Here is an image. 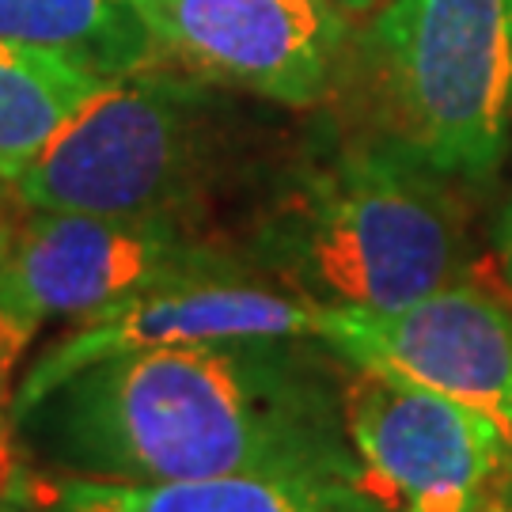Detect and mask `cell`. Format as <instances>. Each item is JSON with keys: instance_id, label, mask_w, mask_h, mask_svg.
Here are the masks:
<instances>
[{"instance_id": "cell-1", "label": "cell", "mask_w": 512, "mask_h": 512, "mask_svg": "<svg viewBox=\"0 0 512 512\" xmlns=\"http://www.w3.org/2000/svg\"><path fill=\"white\" fill-rule=\"evenodd\" d=\"M293 342L156 346L95 361L16 410L12 440L46 475L110 482L361 475L342 380Z\"/></svg>"}, {"instance_id": "cell-2", "label": "cell", "mask_w": 512, "mask_h": 512, "mask_svg": "<svg viewBox=\"0 0 512 512\" xmlns=\"http://www.w3.org/2000/svg\"><path fill=\"white\" fill-rule=\"evenodd\" d=\"M452 179L384 141L304 167L255 236V258L319 308L391 311L463 277Z\"/></svg>"}, {"instance_id": "cell-3", "label": "cell", "mask_w": 512, "mask_h": 512, "mask_svg": "<svg viewBox=\"0 0 512 512\" xmlns=\"http://www.w3.org/2000/svg\"><path fill=\"white\" fill-rule=\"evenodd\" d=\"M346 69L376 141L467 183L490 179L505 160L512 0H387Z\"/></svg>"}, {"instance_id": "cell-4", "label": "cell", "mask_w": 512, "mask_h": 512, "mask_svg": "<svg viewBox=\"0 0 512 512\" xmlns=\"http://www.w3.org/2000/svg\"><path fill=\"white\" fill-rule=\"evenodd\" d=\"M217 148V110L205 88L141 69L107 80L16 190L31 209L183 224L217 179Z\"/></svg>"}, {"instance_id": "cell-5", "label": "cell", "mask_w": 512, "mask_h": 512, "mask_svg": "<svg viewBox=\"0 0 512 512\" xmlns=\"http://www.w3.org/2000/svg\"><path fill=\"white\" fill-rule=\"evenodd\" d=\"M346 368L349 448L391 509L486 512L512 501V437L501 421L380 368Z\"/></svg>"}, {"instance_id": "cell-6", "label": "cell", "mask_w": 512, "mask_h": 512, "mask_svg": "<svg viewBox=\"0 0 512 512\" xmlns=\"http://www.w3.org/2000/svg\"><path fill=\"white\" fill-rule=\"evenodd\" d=\"M236 258L164 217L31 209L0 285V315L27 338L42 323H88L164 277Z\"/></svg>"}, {"instance_id": "cell-7", "label": "cell", "mask_w": 512, "mask_h": 512, "mask_svg": "<svg viewBox=\"0 0 512 512\" xmlns=\"http://www.w3.org/2000/svg\"><path fill=\"white\" fill-rule=\"evenodd\" d=\"M323 308L289 285L255 274L243 258H224L202 270L164 277L122 300L99 319L69 330L27 368L12 414L42 399L73 372L156 346H209V342H266V338H319Z\"/></svg>"}, {"instance_id": "cell-8", "label": "cell", "mask_w": 512, "mask_h": 512, "mask_svg": "<svg viewBox=\"0 0 512 512\" xmlns=\"http://www.w3.org/2000/svg\"><path fill=\"white\" fill-rule=\"evenodd\" d=\"M164 57L281 107L323 103L346 69L349 16L334 0H133Z\"/></svg>"}, {"instance_id": "cell-9", "label": "cell", "mask_w": 512, "mask_h": 512, "mask_svg": "<svg viewBox=\"0 0 512 512\" xmlns=\"http://www.w3.org/2000/svg\"><path fill=\"white\" fill-rule=\"evenodd\" d=\"M319 346L501 421L512 437V311L490 289L452 281L391 311L323 308Z\"/></svg>"}, {"instance_id": "cell-10", "label": "cell", "mask_w": 512, "mask_h": 512, "mask_svg": "<svg viewBox=\"0 0 512 512\" xmlns=\"http://www.w3.org/2000/svg\"><path fill=\"white\" fill-rule=\"evenodd\" d=\"M50 512H395L361 475L251 471L186 482H110L50 475Z\"/></svg>"}, {"instance_id": "cell-11", "label": "cell", "mask_w": 512, "mask_h": 512, "mask_svg": "<svg viewBox=\"0 0 512 512\" xmlns=\"http://www.w3.org/2000/svg\"><path fill=\"white\" fill-rule=\"evenodd\" d=\"M0 38L65 57L103 80L152 69L164 57L133 0H0Z\"/></svg>"}, {"instance_id": "cell-12", "label": "cell", "mask_w": 512, "mask_h": 512, "mask_svg": "<svg viewBox=\"0 0 512 512\" xmlns=\"http://www.w3.org/2000/svg\"><path fill=\"white\" fill-rule=\"evenodd\" d=\"M103 84L65 57L0 38V179L35 167Z\"/></svg>"}, {"instance_id": "cell-13", "label": "cell", "mask_w": 512, "mask_h": 512, "mask_svg": "<svg viewBox=\"0 0 512 512\" xmlns=\"http://www.w3.org/2000/svg\"><path fill=\"white\" fill-rule=\"evenodd\" d=\"M27 342L31 338L0 315V459H4V440L12 433V403H16V395L8 391V384H12V368H16L19 353H23Z\"/></svg>"}, {"instance_id": "cell-14", "label": "cell", "mask_w": 512, "mask_h": 512, "mask_svg": "<svg viewBox=\"0 0 512 512\" xmlns=\"http://www.w3.org/2000/svg\"><path fill=\"white\" fill-rule=\"evenodd\" d=\"M27 213H31V205L19 198L16 183L12 179H0V285H4V274H8V262H12L19 228H23Z\"/></svg>"}, {"instance_id": "cell-15", "label": "cell", "mask_w": 512, "mask_h": 512, "mask_svg": "<svg viewBox=\"0 0 512 512\" xmlns=\"http://www.w3.org/2000/svg\"><path fill=\"white\" fill-rule=\"evenodd\" d=\"M497 255H501V270H505L512 289V202L505 205V213L497 220Z\"/></svg>"}, {"instance_id": "cell-16", "label": "cell", "mask_w": 512, "mask_h": 512, "mask_svg": "<svg viewBox=\"0 0 512 512\" xmlns=\"http://www.w3.org/2000/svg\"><path fill=\"white\" fill-rule=\"evenodd\" d=\"M334 4H338L349 19H353V16H372L376 8H384L387 0H334Z\"/></svg>"}, {"instance_id": "cell-17", "label": "cell", "mask_w": 512, "mask_h": 512, "mask_svg": "<svg viewBox=\"0 0 512 512\" xmlns=\"http://www.w3.org/2000/svg\"><path fill=\"white\" fill-rule=\"evenodd\" d=\"M486 512H512V501H501V505H490Z\"/></svg>"}]
</instances>
